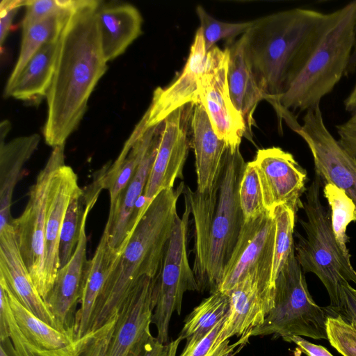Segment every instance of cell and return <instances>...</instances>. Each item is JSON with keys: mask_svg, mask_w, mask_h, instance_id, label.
I'll return each instance as SVG.
<instances>
[{"mask_svg": "<svg viewBox=\"0 0 356 356\" xmlns=\"http://www.w3.org/2000/svg\"><path fill=\"white\" fill-rule=\"evenodd\" d=\"M40 136L37 134L20 136L0 145V229L11 223L12 197L22 177L25 163L37 149Z\"/></svg>", "mask_w": 356, "mask_h": 356, "instance_id": "27", "label": "cell"}, {"mask_svg": "<svg viewBox=\"0 0 356 356\" xmlns=\"http://www.w3.org/2000/svg\"><path fill=\"white\" fill-rule=\"evenodd\" d=\"M286 342L294 343L297 350L307 356H334L324 346L313 343L300 336H292Z\"/></svg>", "mask_w": 356, "mask_h": 356, "instance_id": "44", "label": "cell"}, {"mask_svg": "<svg viewBox=\"0 0 356 356\" xmlns=\"http://www.w3.org/2000/svg\"><path fill=\"white\" fill-rule=\"evenodd\" d=\"M120 252L111 246L108 234L104 230L95 254L88 260L86 268L79 300L80 307L76 313L73 328L75 340L90 333V323L96 302Z\"/></svg>", "mask_w": 356, "mask_h": 356, "instance_id": "23", "label": "cell"}, {"mask_svg": "<svg viewBox=\"0 0 356 356\" xmlns=\"http://www.w3.org/2000/svg\"><path fill=\"white\" fill-rule=\"evenodd\" d=\"M275 224L274 254L271 280H275L286 263L291 254L295 251L293 240L296 213L285 205H279L270 212Z\"/></svg>", "mask_w": 356, "mask_h": 356, "instance_id": "33", "label": "cell"}, {"mask_svg": "<svg viewBox=\"0 0 356 356\" xmlns=\"http://www.w3.org/2000/svg\"><path fill=\"white\" fill-rule=\"evenodd\" d=\"M229 307L227 293L216 291L210 294L186 316L178 337L186 340V345L197 343L225 317Z\"/></svg>", "mask_w": 356, "mask_h": 356, "instance_id": "30", "label": "cell"}, {"mask_svg": "<svg viewBox=\"0 0 356 356\" xmlns=\"http://www.w3.org/2000/svg\"><path fill=\"white\" fill-rule=\"evenodd\" d=\"M118 317V313L95 331L93 337L90 340L79 356H105L115 327Z\"/></svg>", "mask_w": 356, "mask_h": 356, "instance_id": "38", "label": "cell"}, {"mask_svg": "<svg viewBox=\"0 0 356 356\" xmlns=\"http://www.w3.org/2000/svg\"><path fill=\"white\" fill-rule=\"evenodd\" d=\"M225 318L197 343L191 346L185 345L181 353L179 356H209Z\"/></svg>", "mask_w": 356, "mask_h": 356, "instance_id": "41", "label": "cell"}, {"mask_svg": "<svg viewBox=\"0 0 356 356\" xmlns=\"http://www.w3.org/2000/svg\"><path fill=\"white\" fill-rule=\"evenodd\" d=\"M352 118H355L356 119V111L354 112L353 114H352V116H351Z\"/></svg>", "mask_w": 356, "mask_h": 356, "instance_id": "50", "label": "cell"}, {"mask_svg": "<svg viewBox=\"0 0 356 356\" xmlns=\"http://www.w3.org/2000/svg\"><path fill=\"white\" fill-rule=\"evenodd\" d=\"M96 15L106 62L122 54L142 33V16L132 5L99 6Z\"/></svg>", "mask_w": 356, "mask_h": 356, "instance_id": "25", "label": "cell"}, {"mask_svg": "<svg viewBox=\"0 0 356 356\" xmlns=\"http://www.w3.org/2000/svg\"><path fill=\"white\" fill-rule=\"evenodd\" d=\"M275 233V224L270 212L243 223L218 291L227 293L255 270H270L272 273Z\"/></svg>", "mask_w": 356, "mask_h": 356, "instance_id": "15", "label": "cell"}, {"mask_svg": "<svg viewBox=\"0 0 356 356\" xmlns=\"http://www.w3.org/2000/svg\"><path fill=\"white\" fill-rule=\"evenodd\" d=\"M0 286L7 293L17 325L38 356H79L94 336L95 331L75 340L72 334L54 328L26 308L1 275Z\"/></svg>", "mask_w": 356, "mask_h": 356, "instance_id": "18", "label": "cell"}, {"mask_svg": "<svg viewBox=\"0 0 356 356\" xmlns=\"http://www.w3.org/2000/svg\"><path fill=\"white\" fill-rule=\"evenodd\" d=\"M22 0H3L0 4V44L3 42L10 31L13 21L19 8L23 6Z\"/></svg>", "mask_w": 356, "mask_h": 356, "instance_id": "40", "label": "cell"}, {"mask_svg": "<svg viewBox=\"0 0 356 356\" xmlns=\"http://www.w3.org/2000/svg\"><path fill=\"white\" fill-rule=\"evenodd\" d=\"M163 121L158 124L152 144L126 188L115 204L110 207L104 230L109 236L111 246L119 250L129 233V223L136 203L143 194L148 177L154 161Z\"/></svg>", "mask_w": 356, "mask_h": 356, "instance_id": "24", "label": "cell"}, {"mask_svg": "<svg viewBox=\"0 0 356 356\" xmlns=\"http://www.w3.org/2000/svg\"><path fill=\"white\" fill-rule=\"evenodd\" d=\"M323 195L330 206L335 239L341 250L350 255L346 245L349 241L346 229L350 222H356V205L342 189L330 183L325 184Z\"/></svg>", "mask_w": 356, "mask_h": 356, "instance_id": "32", "label": "cell"}, {"mask_svg": "<svg viewBox=\"0 0 356 356\" xmlns=\"http://www.w3.org/2000/svg\"><path fill=\"white\" fill-rule=\"evenodd\" d=\"M342 146L356 158V119L350 118L346 122L336 126Z\"/></svg>", "mask_w": 356, "mask_h": 356, "instance_id": "42", "label": "cell"}, {"mask_svg": "<svg viewBox=\"0 0 356 356\" xmlns=\"http://www.w3.org/2000/svg\"><path fill=\"white\" fill-rule=\"evenodd\" d=\"M251 337V334H247L246 335L241 337V338L233 344H229V340H227L216 350V351L211 354L209 356H229L234 353V349L242 344H246Z\"/></svg>", "mask_w": 356, "mask_h": 356, "instance_id": "45", "label": "cell"}, {"mask_svg": "<svg viewBox=\"0 0 356 356\" xmlns=\"http://www.w3.org/2000/svg\"><path fill=\"white\" fill-rule=\"evenodd\" d=\"M80 188L77 175L70 166L63 164L56 170L51 181L45 225L44 278L47 296L60 267L59 240L65 213Z\"/></svg>", "mask_w": 356, "mask_h": 356, "instance_id": "20", "label": "cell"}, {"mask_svg": "<svg viewBox=\"0 0 356 356\" xmlns=\"http://www.w3.org/2000/svg\"><path fill=\"white\" fill-rule=\"evenodd\" d=\"M185 209L177 216L169 240L161 271L153 290L152 323L156 338L162 343L169 342L170 322L173 313L181 312L184 294L199 291L198 284L188 257V232L190 203L184 197Z\"/></svg>", "mask_w": 356, "mask_h": 356, "instance_id": "8", "label": "cell"}, {"mask_svg": "<svg viewBox=\"0 0 356 356\" xmlns=\"http://www.w3.org/2000/svg\"><path fill=\"white\" fill-rule=\"evenodd\" d=\"M192 147L195 159L196 191L201 194H211L220 183L231 147L218 137L201 103L195 104L193 109Z\"/></svg>", "mask_w": 356, "mask_h": 356, "instance_id": "21", "label": "cell"}, {"mask_svg": "<svg viewBox=\"0 0 356 356\" xmlns=\"http://www.w3.org/2000/svg\"><path fill=\"white\" fill-rule=\"evenodd\" d=\"M355 70H356V22H355V28H354L353 48L350 62H349L348 68L346 70L345 76H348L349 75L353 74Z\"/></svg>", "mask_w": 356, "mask_h": 356, "instance_id": "47", "label": "cell"}, {"mask_svg": "<svg viewBox=\"0 0 356 356\" xmlns=\"http://www.w3.org/2000/svg\"><path fill=\"white\" fill-rule=\"evenodd\" d=\"M196 13L200 22L207 53L222 39L234 40L240 34L245 33L252 25L253 21L239 23H229L219 21L210 15L201 6L196 8Z\"/></svg>", "mask_w": 356, "mask_h": 356, "instance_id": "35", "label": "cell"}, {"mask_svg": "<svg viewBox=\"0 0 356 356\" xmlns=\"http://www.w3.org/2000/svg\"><path fill=\"white\" fill-rule=\"evenodd\" d=\"M252 161L268 212L279 205L288 207L295 213L303 209L301 197L307 191V171L291 153L277 147L259 149Z\"/></svg>", "mask_w": 356, "mask_h": 356, "instance_id": "14", "label": "cell"}, {"mask_svg": "<svg viewBox=\"0 0 356 356\" xmlns=\"http://www.w3.org/2000/svg\"><path fill=\"white\" fill-rule=\"evenodd\" d=\"M207 58L204 40L199 28L191 47L188 60L179 76L169 86L157 88L146 111L147 127L163 121L176 109L188 104L200 103L199 79Z\"/></svg>", "mask_w": 356, "mask_h": 356, "instance_id": "17", "label": "cell"}, {"mask_svg": "<svg viewBox=\"0 0 356 356\" xmlns=\"http://www.w3.org/2000/svg\"><path fill=\"white\" fill-rule=\"evenodd\" d=\"M0 356H9L4 348L3 345L1 343L0 347Z\"/></svg>", "mask_w": 356, "mask_h": 356, "instance_id": "49", "label": "cell"}, {"mask_svg": "<svg viewBox=\"0 0 356 356\" xmlns=\"http://www.w3.org/2000/svg\"><path fill=\"white\" fill-rule=\"evenodd\" d=\"M228 61L227 47L221 49L214 46L207 53L199 79V94L215 133L232 151H236L242 138H248V132L243 118L230 98L227 78Z\"/></svg>", "mask_w": 356, "mask_h": 356, "instance_id": "10", "label": "cell"}, {"mask_svg": "<svg viewBox=\"0 0 356 356\" xmlns=\"http://www.w3.org/2000/svg\"><path fill=\"white\" fill-rule=\"evenodd\" d=\"M58 49V40L44 44L29 60L4 96L31 100L47 96L50 87Z\"/></svg>", "mask_w": 356, "mask_h": 356, "instance_id": "28", "label": "cell"}, {"mask_svg": "<svg viewBox=\"0 0 356 356\" xmlns=\"http://www.w3.org/2000/svg\"><path fill=\"white\" fill-rule=\"evenodd\" d=\"M323 181L317 173L305 192L303 209L306 220H299L306 237L296 233L295 254L304 273L315 274L325 287L330 305L325 307L327 316L335 311L340 301L343 282L356 284V271L338 245L333 232L330 211L321 203L320 192Z\"/></svg>", "mask_w": 356, "mask_h": 356, "instance_id": "5", "label": "cell"}, {"mask_svg": "<svg viewBox=\"0 0 356 356\" xmlns=\"http://www.w3.org/2000/svg\"><path fill=\"white\" fill-rule=\"evenodd\" d=\"M11 128L10 122L7 120H3L0 124V145L5 143V139Z\"/></svg>", "mask_w": 356, "mask_h": 356, "instance_id": "48", "label": "cell"}, {"mask_svg": "<svg viewBox=\"0 0 356 356\" xmlns=\"http://www.w3.org/2000/svg\"><path fill=\"white\" fill-rule=\"evenodd\" d=\"M65 145L54 148L29 193L22 213L13 218V226L22 259L42 298L47 291L44 278V235L49 193L56 170L65 164Z\"/></svg>", "mask_w": 356, "mask_h": 356, "instance_id": "9", "label": "cell"}, {"mask_svg": "<svg viewBox=\"0 0 356 356\" xmlns=\"http://www.w3.org/2000/svg\"><path fill=\"white\" fill-rule=\"evenodd\" d=\"M238 195L244 222L268 212L264 207L259 176L252 161L245 164L240 181Z\"/></svg>", "mask_w": 356, "mask_h": 356, "instance_id": "34", "label": "cell"}, {"mask_svg": "<svg viewBox=\"0 0 356 356\" xmlns=\"http://www.w3.org/2000/svg\"><path fill=\"white\" fill-rule=\"evenodd\" d=\"M72 12L50 16L22 29L19 57L8 79L5 90L11 86L29 60L44 44L59 39Z\"/></svg>", "mask_w": 356, "mask_h": 356, "instance_id": "31", "label": "cell"}, {"mask_svg": "<svg viewBox=\"0 0 356 356\" xmlns=\"http://www.w3.org/2000/svg\"><path fill=\"white\" fill-rule=\"evenodd\" d=\"M83 0H25L26 13L22 22V29L50 16L75 10Z\"/></svg>", "mask_w": 356, "mask_h": 356, "instance_id": "36", "label": "cell"}, {"mask_svg": "<svg viewBox=\"0 0 356 356\" xmlns=\"http://www.w3.org/2000/svg\"><path fill=\"white\" fill-rule=\"evenodd\" d=\"M195 104H186L163 120L157 153L144 190L145 209L162 191L173 188L183 178V169L192 147V119Z\"/></svg>", "mask_w": 356, "mask_h": 356, "instance_id": "13", "label": "cell"}, {"mask_svg": "<svg viewBox=\"0 0 356 356\" xmlns=\"http://www.w3.org/2000/svg\"><path fill=\"white\" fill-rule=\"evenodd\" d=\"M0 275L26 308L57 329L54 316L35 286L22 259L11 223L0 229Z\"/></svg>", "mask_w": 356, "mask_h": 356, "instance_id": "22", "label": "cell"}, {"mask_svg": "<svg viewBox=\"0 0 356 356\" xmlns=\"http://www.w3.org/2000/svg\"><path fill=\"white\" fill-rule=\"evenodd\" d=\"M343 104L345 110L347 112L353 114L356 111V83L351 92L345 99Z\"/></svg>", "mask_w": 356, "mask_h": 356, "instance_id": "46", "label": "cell"}, {"mask_svg": "<svg viewBox=\"0 0 356 356\" xmlns=\"http://www.w3.org/2000/svg\"><path fill=\"white\" fill-rule=\"evenodd\" d=\"M158 124L149 127L134 143L127 140L118 159L97 172L102 187L109 192L112 207L134 175L149 149Z\"/></svg>", "mask_w": 356, "mask_h": 356, "instance_id": "29", "label": "cell"}, {"mask_svg": "<svg viewBox=\"0 0 356 356\" xmlns=\"http://www.w3.org/2000/svg\"><path fill=\"white\" fill-rule=\"evenodd\" d=\"M241 350V348H240V349H238L237 351H235L234 353H232V354L231 355H229V356H234V355H235L238 352V350Z\"/></svg>", "mask_w": 356, "mask_h": 356, "instance_id": "51", "label": "cell"}, {"mask_svg": "<svg viewBox=\"0 0 356 356\" xmlns=\"http://www.w3.org/2000/svg\"><path fill=\"white\" fill-rule=\"evenodd\" d=\"M246 163L239 148H230L221 174L216 210L207 219V236L200 267L195 273L199 291H218L225 268L229 261L244 223L238 189Z\"/></svg>", "mask_w": 356, "mask_h": 356, "instance_id": "6", "label": "cell"}, {"mask_svg": "<svg viewBox=\"0 0 356 356\" xmlns=\"http://www.w3.org/2000/svg\"><path fill=\"white\" fill-rule=\"evenodd\" d=\"M156 278H142L122 305L105 356H143L153 337L150 325Z\"/></svg>", "mask_w": 356, "mask_h": 356, "instance_id": "16", "label": "cell"}, {"mask_svg": "<svg viewBox=\"0 0 356 356\" xmlns=\"http://www.w3.org/2000/svg\"><path fill=\"white\" fill-rule=\"evenodd\" d=\"M295 132L307 143L316 173L325 184L342 189L356 205V158L327 128L320 105L306 111L302 124Z\"/></svg>", "mask_w": 356, "mask_h": 356, "instance_id": "11", "label": "cell"}, {"mask_svg": "<svg viewBox=\"0 0 356 356\" xmlns=\"http://www.w3.org/2000/svg\"><path fill=\"white\" fill-rule=\"evenodd\" d=\"M271 274L270 270H255L225 293L229 307L210 354L229 338L243 337L263 323L274 307L275 284Z\"/></svg>", "mask_w": 356, "mask_h": 356, "instance_id": "12", "label": "cell"}, {"mask_svg": "<svg viewBox=\"0 0 356 356\" xmlns=\"http://www.w3.org/2000/svg\"><path fill=\"white\" fill-rule=\"evenodd\" d=\"M100 3L83 0L71 13L58 39L43 131L46 143L53 148L65 145L76 129L92 92L107 70L96 15Z\"/></svg>", "mask_w": 356, "mask_h": 356, "instance_id": "1", "label": "cell"}, {"mask_svg": "<svg viewBox=\"0 0 356 356\" xmlns=\"http://www.w3.org/2000/svg\"><path fill=\"white\" fill-rule=\"evenodd\" d=\"M184 183L175 189L161 191L136 221L122 243V251L97 299L90 332L106 323L119 310L129 293L145 277L159 274L178 216L177 204Z\"/></svg>", "mask_w": 356, "mask_h": 356, "instance_id": "3", "label": "cell"}, {"mask_svg": "<svg viewBox=\"0 0 356 356\" xmlns=\"http://www.w3.org/2000/svg\"><path fill=\"white\" fill-rule=\"evenodd\" d=\"M229 61L227 84L234 106L241 113L247 127L248 138H252L254 124L253 114L257 104L266 97L259 88L245 58L241 38L227 42Z\"/></svg>", "mask_w": 356, "mask_h": 356, "instance_id": "26", "label": "cell"}, {"mask_svg": "<svg viewBox=\"0 0 356 356\" xmlns=\"http://www.w3.org/2000/svg\"><path fill=\"white\" fill-rule=\"evenodd\" d=\"M340 316L356 329V289L349 282L340 285V301L338 308L328 316Z\"/></svg>", "mask_w": 356, "mask_h": 356, "instance_id": "39", "label": "cell"}, {"mask_svg": "<svg viewBox=\"0 0 356 356\" xmlns=\"http://www.w3.org/2000/svg\"><path fill=\"white\" fill-rule=\"evenodd\" d=\"M86 218L76 250L70 261L58 269L54 286L45 302L54 316L57 329L74 337L76 307L88 260L86 258Z\"/></svg>", "mask_w": 356, "mask_h": 356, "instance_id": "19", "label": "cell"}, {"mask_svg": "<svg viewBox=\"0 0 356 356\" xmlns=\"http://www.w3.org/2000/svg\"><path fill=\"white\" fill-rule=\"evenodd\" d=\"M356 0L325 13L318 40L304 65L279 100L276 111L286 123L290 111H304L320 105L345 76L354 44Z\"/></svg>", "mask_w": 356, "mask_h": 356, "instance_id": "4", "label": "cell"}, {"mask_svg": "<svg viewBox=\"0 0 356 356\" xmlns=\"http://www.w3.org/2000/svg\"><path fill=\"white\" fill-rule=\"evenodd\" d=\"M327 341L342 356H356V329L340 316H327Z\"/></svg>", "mask_w": 356, "mask_h": 356, "instance_id": "37", "label": "cell"}, {"mask_svg": "<svg viewBox=\"0 0 356 356\" xmlns=\"http://www.w3.org/2000/svg\"><path fill=\"white\" fill-rule=\"evenodd\" d=\"M325 307L316 303L293 252L275 280L274 307L251 337L272 335L286 341L292 336L327 340Z\"/></svg>", "mask_w": 356, "mask_h": 356, "instance_id": "7", "label": "cell"}, {"mask_svg": "<svg viewBox=\"0 0 356 356\" xmlns=\"http://www.w3.org/2000/svg\"><path fill=\"white\" fill-rule=\"evenodd\" d=\"M325 15L302 8L280 11L254 20L241 37L254 78L276 111L280 97L313 49Z\"/></svg>", "mask_w": 356, "mask_h": 356, "instance_id": "2", "label": "cell"}, {"mask_svg": "<svg viewBox=\"0 0 356 356\" xmlns=\"http://www.w3.org/2000/svg\"><path fill=\"white\" fill-rule=\"evenodd\" d=\"M181 341L177 337L167 343H162L153 336L147 343L143 356H176Z\"/></svg>", "mask_w": 356, "mask_h": 356, "instance_id": "43", "label": "cell"}]
</instances>
